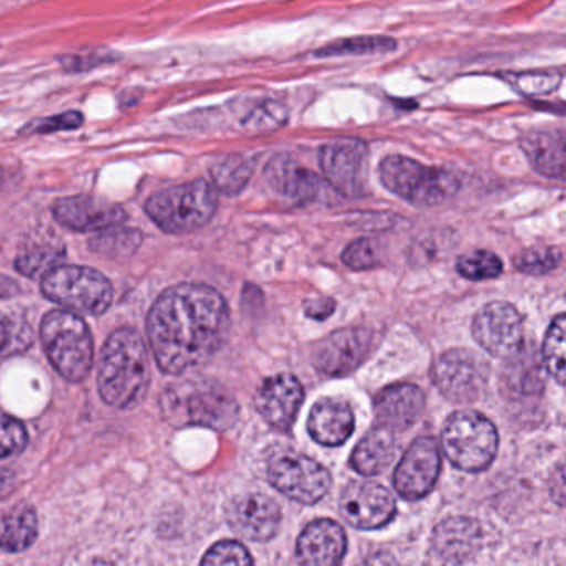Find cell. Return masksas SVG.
Masks as SVG:
<instances>
[{
	"instance_id": "20",
	"label": "cell",
	"mask_w": 566,
	"mask_h": 566,
	"mask_svg": "<svg viewBox=\"0 0 566 566\" xmlns=\"http://www.w3.org/2000/svg\"><path fill=\"white\" fill-rule=\"evenodd\" d=\"M347 538L343 526L333 520L310 523L297 539V559L306 565H337L346 555Z\"/></svg>"
},
{
	"instance_id": "26",
	"label": "cell",
	"mask_w": 566,
	"mask_h": 566,
	"mask_svg": "<svg viewBox=\"0 0 566 566\" xmlns=\"http://www.w3.org/2000/svg\"><path fill=\"white\" fill-rule=\"evenodd\" d=\"M38 533L35 510L29 503H19L2 518V548L9 553L24 552L35 542Z\"/></svg>"
},
{
	"instance_id": "17",
	"label": "cell",
	"mask_w": 566,
	"mask_h": 566,
	"mask_svg": "<svg viewBox=\"0 0 566 566\" xmlns=\"http://www.w3.org/2000/svg\"><path fill=\"white\" fill-rule=\"evenodd\" d=\"M304 389L297 377L280 374L261 384L256 394V407L270 426L290 430L303 406Z\"/></svg>"
},
{
	"instance_id": "9",
	"label": "cell",
	"mask_w": 566,
	"mask_h": 566,
	"mask_svg": "<svg viewBox=\"0 0 566 566\" xmlns=\"http://www.w3.org/2000/svg\"><path fill=\"white\" fill-rule=\"evenodd\" d=\"M266 475L274 489L280 490L287 499L306 505L319 502L329 492L333 483L326 467L290 450L274 453L268 460Z\"/></svg>"
},
{
	"instance_id": "27",
	"label": "cell",
	"mask_w": 566,
	"mask_h": 566,
	"mask_svg": "<svg viewBox=\"0 0 566 566\" xmlns=\"http://www.w3.org/2000/svg\"><path fill=\"white\" fill-rule=\"evenodd\" d=\"M542 353L549 376L566 386V314H559L549 324Z\"/></svg>"
},
{
	"instance_id": "23",
	"label": "cell",
	"mask_w": 566,
	"mask_h": 566,
	"mask_svg": "<svg viewBox=\"0 0 566 566\" xmlns=\"http://www.w3.org/2000/svg\"><path fill=\"white\" fill-rule=\"evenodd\" d=\"M266 180L271 187L290 198L294 203H311L323 190V181L313 171L301 168L287 155H276L266 168Z\"/></svg>"
},
{
	"instance_id": "18",
	"label": "cell",
	"mask_w": 566,
	"mask_h": 566,
	"mask_svg": "<svg viewBox=\"0 0 566 566\" xmlns=\"http://www.w3.org/2000/svg\"><path fill=\"white\" fill-rule=\"evenodd\" d=\"M55 220L74 231H102L125 221L124 208L101 198L77 195L62 198L52 208Z\"/></svg>"
},
{
	"instance_id": "37",
	"label": "cell",
	"mask_w": 566,
	"mask_h": 566,
	"mask_svg": "<svg viewBox=\"0 0 566 566\" xmlns=\"http://www.w3.org/2000/svg\"><path fill=\"white\" fill-rule=\"evenodd\" d=\"M2 340H4L2 343V354L8 357L31 347L34 343V334H32L31 326L28 323L4 314V317H2Z\"/></svg>"
},
{
	"instance_id": "33",
	"label": "cell",
	"mask_w": 566,
	"mask_h": 566,
	"mask_svg": "<svg viewBox=\"0 0 566 566\" xmlns=\"http://www.w3.org/2000/svg\"><path fill=\"white\" fill-rule=\"evenodd\" d=\"M64 256L62 248L54 244H38L28 248L21 256L15 260V268L29 277H44L49 271L54 270L57 260Z\"/></svg>"
},
{
	"instance_id": "31",
	"label": "cell",
	"mask_w": 566,
	"mask_h": 566,
	"mask_svg": "<svg viewBox=\"0 0 566 566\" xmlns=\"http://www.w3.org/2000/svg\"><path fill=\"white\" fill-rule=\"evenodd\" d=\"M506 78L523 97H543L553 94L559 87L563 74L558 71L516 72L506 75Z\"/></svg>"
},
{
	"instance_id": "1",
	"label": "cell",
	"mask_w": 566,
	"mask_h": 566,
	"mask_svg": "<svg viewBox=\"0 0 566 566\" xmlns=\"http://www.w3.org/2000/svg\"><path fill=\"white\" fill-rule=\"evenodd\" d=\"M228 331L227 301L205 284H180L165 291L147 319L155 360L170 376H180L210 360L223 346Z\"/></svg>"
},
{
	"instance_id": "35",
	"label": "cell",
	"mask_w": 566,
	"mask_h": 566,
	"mask_svg": "<svg viewBox=\"0 0 566 566\" xmlns=\"http://www.w3.org/2000/svg\"><path fill=\"white\" fill-rule=\"evenodd\" d=\"M457 271L470 281L493 280L503 271L502 260L492 251H473L457 261Z\"/></svg>"
},
{
	"instance_id": "28",
	"label": "cell",
	"mask_w": 566,
	"mask_h": 566,
	"mask_svg": "<svg viewBox=\"0 0 566 566\" xmlns=\"http://www.w3.org/2000/svg\"><path fill=\"white\" fill-rule=\"evenodd\" d=\"M397 49V41L384 35H363V38L344 39L333 42L314 52L316 57H343V55L389 54Z\"/></svg>"
},
{
	"instance_id": "14",
	"label": "cell",
	"mask_w": 566,
	"mask_h": 566,
	"mask_svg": "<svg viewBox=\"0 0 566 566\" xmlns=\"http://www.w3.org/2000/svg\"><path fill=\"white\" fill-rule=\"evenodd\" d=\"M439 447L430 437H420L410 443L394 473V485L406 500H419L429 495L439 479Z\"/></svg>"
},
{
	"instance_id": "40",
	"label": "cell",
	"mask_w": 566,
	"mask_h": 566,
	"mask_svg": "<svg viewBox=\"0 0 566 566\" xmlns=\"http://www.w3.org/2000/svg\"><path fill=\"white\" fill-rule=\"evenodd\" d=\"M25 446H28V432H25L24 426L14 417L6 413L4 420H2V457L8 459V457L15 455V453L22 452Z\"/></svg>"
},
{
	"instance_id": "36",
	"label": "cell",
	"mask_w": 566,
	"mask_h": 566,
	"mask_svg": "<svg viewBox=\"0 0 566 566\" xmlns=\"http://www.w3.org/2000/svg\"><path fill=\"white\" fill-rule=\"evenodd\" d=\"M384 248L376 238H360L344 250L343 261L354 271L373 270L382 261Z\"/></svg>"
},
{
	"instance_id": "5",
	"label": "cell",
	"mask_w": 566,
	"mask_h": 566,
	"mask_svg": "<svg viewBox=\"0 0 566 566\" xmlns=\"http://www.w3.org/2000/svg\"><path fill=\"white\" fill-rule=\"evenodd\" d=\"M218 190L205 180L178 185L148 198L145 211L165 233L185 234L205 227L217 213Z\"/></svg>"
},
{
	"instance_id": "34",
	"label": "cell",
	"mask_w": 566,
	"mask_h": 566,
	"mask_svg": "<svg viewBox=\"0 0 566 566\" xmlns=\"http://www.w3.org/2000/svg\"><path fill=\"white\" fill-rule=\"evenodd\" d=\"M287 120V111L280 102L266 101L251 108L250 114L241 122L248 134H268L283 127Z\"/></svg>"
},
{
	"instance_id": "13",
	"label": "cell",
	"mask_w": 566,
	"mask_h": 566,
	"mask_svg": "<svg viewBox=\"0 0 566 566\" xmlns=\"http://www.w3.org/2000/svg\"><path fill=\"white\" fill-rule=\"evenodd\" d=\"M340 515L359 530H376L396 515V500L386 486L374 482H350L340 493Z\"/></svg>"
},
{
	"instance_id": "42",
	"label": "cell",
	"mask_w": 566,
	"mask_h": 566,
	"mask_svg": "<svg viewBox=\"0 0 566 566\" xmlns=\"http://www.w3.org/2000/svg\"><path fill=\"white\" fill-rule=\"evenodd\" d=\"M549 496L559 506H566V462L562 463L549 479Z\"/></svg>"
},
{
	"instance_id": "19",
	"label": "cell",
	"mask_w": 566,
	"mask_h": 566,
	"mask_svg": "<svg viewBox=\"0 0 566 566\" xmlns=\"http://www.w3.org/2000/svg\"><path fill=\"white\" fill-rule=\"evenodd\" d=\"M482 543L479 523L465 516H452L433 530L430 553L440 563H465L479 552Z\"/></svg>"
},
{
	"instance_id": "39",
	"label": "cell",
	"mask_w": 566,
	"mask_h": 566,
	"mask_svg": "<svg viewBox=\"0 0 566 566\" xmlns=\"http://www.w3.org/2000/svg\"><path fill=\"white\" fill-rule=\"evenodd\" d=\"M203 565H251V558L248 549L240 542H220L208 549L207 555L201 559Z\"/></svg>"
},
{
	"instance_id": "22",
	"label": "cell",
	"mask_w": 566,
	"mask_h": 566,
	"mask_svg": "<svg viewBox=\"0 0 566 566\" xmlns=\"http://www.w3.org/2000/svg\"><path fill=\"white\" fill-rule=\"evenodd\" d=\"M522 150L536 174L566 181V132L539 130L522 137Z\"/></svg>"
},
{
	"instance_id": "30",
	"label": "cell",
	"mask_w": 566,
	"mask_h": 566,
	"mask_svg": "<svg viewBox=\"0 0 566 566\" xmlns=\"http://www.w3.org/2000/svg\"><path fill=\"white\" fill-rule=\"evenodd\" d=\"M506 369V384L515 392L536 394L543 387V370L539 359L535 356H520L512 360L510 357Z\"/></svg>"
},
{
	"instance_id": "4",
	"label": "cell",
	"mask_w": 566,
	"mask_h": 566,
	"mask_svg": "<svg viewBox=\"0 0 566 566\" xmlns=\"http://www.w3.org/2000/svg\"><path fill=\"white\" fill-rule=\"evenodd\" d=\"M42 346L52 366L71 382H82L94 366V340L84 319L71 311H52L42 321Z\"/></svg>"
},
{
	"instance_id": "43",
	"label": "cell",
	"mask_w": 566,
	"mask_h": 566,
	"mask_svg": "<svg viewBox=\"0 0 566 566\" xmlns=\"http://www.w3.org/2000/svg\"><path fill=\"white\" fill-rule=\"evenodd\" d=\"M334 306L336 304L333 300H314L304 304V311H306L307 316L314 317V319H326L333 313Z\"/></svg>"
},
{
	"instance_id": "11",
	"label": "cell",
	"mask_w": 566,
	"mask_h": 566,
	"mask_svg": "<svg viewBox=\"0 0 566 566\" xmlns=\"http://www.w3.org/2000/svg\"><path fill=\"white\" fill-rule=\"evenodd\" d=\"M473 339L495 357H512L523 347V319L509 303H490L473 317Z\"/></svg>"
},
{
	"instance_id": "8",
	"label": "cell",
	"mask_w": 566,
	"mask_h": 566,
	"mask_svg": "<svg viewBox=\"0 0 566 566\" xmlns=\"http://www.w3.org/2000/svg\"><path fill=\"white\" fill-rule=\"evenodd\" d=\"M42 293L65 310L78 314L105 313L114 300L111 281L85 266H55L42 277Z\"/></svg>"
},
{
	"instance_id": "25",
	"label": "cell",
	"mask_w": 566,
	"mask_h": 566,
	"mask_svg": "<svg viewBox=\"0 0 566 566\" xmlns=\"http://www.w3.org/2000/svg\"><path fill=\"white\" fill-rule=\"evenodd\" d=\"M399 443L396 432L379 426L370 430L354 449L350 455V467L360 475L373 476L384 472L396 459Z\"/></svg>"
},
{
	"instance_id": "21",
	"label": "cell",
	"mask_w": 566,
	"mask_h": 566,
	"mask_svg": "<svg viewBox=\"0 0 566 566\" xmlns=\"http://www.w3.org/2000/svg\"><path fill=\"white\" fill-rule=\"evenodd\" d=\"M426 407V396L413 384H394L377 394L374 400L379 426L399 432L409 429Z\"/></svg>"
},
{
	"instance_id": "2",
	"label": "cell",
	"mask_w": 566,
	"mask_h": 566,
	"mask_svg": "<svg viewBox=\"0 0 566 566\" xmlns=\"http://www.w3.org/2000/svg\"><path fill=\"white\" fill-rule=\"evenodd\" d=\"M150 384L147 346L132 327L112 333L102 350L98 390L115 409H134L144 400Z\"/></svg>"
},
{
	"instance_id": "38",
	"label": "cell",
	"mask_w": 566,
	"mask_h": 566,
	"mask_svg": "<svg viewBox=\"0 0 566 566\" xmlns=\"http://www.w3.org/2000/svg\"><path fill=\"white\" fill-rule=\"evenodd\" d=\"M558 251L552 248H535V250L523 251L516 256L515 264L520 271L528 274H546L558 266Z\"/></svg>"
},
{
	"instance_id": "10",
	"label": "cell",
	"mask_w": 566,
	"mask_h": 566,
	"mask_svg": "<svg viewBox=\"0 0 566 566\" xmlns=\"http://www.w3.org/2000/svg\"><path fill=\"white\" fill-rule=\"evenodd\" d=\"M489 363L469 349H450L436 360L432 379L437 389L452 402L479 399L489 382Z\"/></svg>"
},
{
	"instance_id": "24",
	"label": "cell",
	"mask_w": 566,
	"mask_h": 566,
	"mask_svg": "<svg viewBox=\"0 0 566 566\" xmlns=\"http://www.w3.org/2000/svg\"><path fill=\"white\" fill-rule=\"evenodd\" d=\"M307 430L321 446H343L354 432V413L349 403L339 399H323L314 403Z\"/></svg>"
},
{
	"instance_id": "16",
	"label": "cell",
	"mask_w": 566,
	"mask_h": 566,
	"mask_svg": "<svg viewBox=\"0 0 566 566\" xmlns=\"http://www.w3.org/2000/svg\"><path fill=\"white\" fill-rule=\"evenodd\" d=\"M227 522L237 535L254 542H268L281 525V510L270 496L247 493L231 500Z\"/></svg>"
},
{
	"instance_id": "44",
	"label": "cell",
	"mask_w": 566,
	"mask_h": 566,
	"mask_svg": "<svg viewBox=\"0 0 566 566\" xmlns=\"http://www.w3.org/2000/svg\"><path fill=\"white\" fill-rule=\"evenodd\" d=\"M549 112H555V114H566V105H562V107H558V105H549Z\"/></svg>"
},
{
	"instance_id": "41",
	"label": "cell",
	"mask_w": 566,
	"mask_h": 566,
	"mask_svg": "<svg viewBox=\"0 0 566 566\" xmlns=\"http://www.w3.org/2000/svg\"><path fill=\"white\" fill-rule=\"evenodd\" d=\"M82 124H84L82 114H78V112H67V114L55 115V117L35 122L32 132L48 135L52 134V132L75 130V128L82 127Z\"/></svg>"
},
{
	"instance_id": "29",
	"label": "cell",
	"mask_w": 566,
	"mask_h": 566,
	"mask_svg": "<svg viewBox=\"0 0 566 566\" xmlns=\"http://www.w3.org/2000/svg\"><path fill=\"white\" fill-rule=\"evenodd\" d=\"M253 175V165L241 155H228L211 167V178L218 191L237 195L247 187Z\"/></svg>"
},
{
	"instance_id": "7",
	"label": "cell",
	"mask_w": 566,
	"mask_h": 566,
	"mask_svg": "<svg viewBox=\"0 0 566 566\" xmlns=\"http://www.w3.org/2000/svg\"><path fill=\"white\" fill-rule=\"evenodd\" d=\"M442 449L457 469L482 472L499 452V432L492 420L476 410H459L443 426Z\"/></svg>"
},
{
	"instance_id": "32",
	"label": "cell",
	"mask_w": 566,
	"mask_h": 566,
	"mask_svg": "<svg viewBox=\"0 0 566 566\" xmlns=\"http://www.w3.org/2000/svg\"><path fill=\"white\" fill-rule=\"evenodd\" d=\"M142 243V234L138 231L125 230V228L112 227L102 230L98 237L91 241L92 250L105 256H128L134 253Z\"/></svg>"
},
{
	"instance_id": "6",
	"label": "cell",
	"mask_w": 566,
	"mask_h": 566,
	"mask_svg": "<svg viewBox=\"0 0 566 566\" xmlns=\"http://www.w3.org/2000/svg\"><path fill=\"white\" fill-rule=\"evenodd\" d=\"M384 187L413 207L430 208L442 205L459 190L455 174L426 167L403 155L386 157L379 167Z\"/></svg>"
},
{
	"instance_id": "3",
	"label": "cell",
	"mask_w": 566,
	"mask_h": 566,
	"mask_svg": "<svg viewBox=\"0 0 566 566\" xmlns=\"http://www.w3.org/2000/svg\"><path fill=\"white\" fill-rule=\"evenodd\" d=\"M161 410L174 426H201L214 430L230 429L240 412L237 400L210 380H188L171 386L161 399Z\"/></svg>"
},
{
	"instance_id": "15",
	"label": "cell",
	"mask_w": 566,
	"mask_h": 566,
	"mask_svg": "<svg viewBox=\"0 0 566 566\" xmlns=\"http://www.w3.org/2000/svg\"><path fill=\"white\" fill-rule=\"evenodd\" d=\"M373 333L359 327L340 329L317 344L314 367L326 376L340 377L356 370L369 354Z\"/></svg>"
},
{
	"instance_id": "12",
	"label": "cell",
	"mask_w": 566,
	"mask_h": 566,
	"mask_svg": "<svg viewBox=\"0 0 566 566\" xmlns=\"http://www.w3.org/2000/svg\"><path fill=\"white\" fill-rule=\"evenodd\" d=\"M367 155V145L356 138L331 142L321 148V170L337 193L357 197L366 181Z\"/></svg>"
}]
</instances>
